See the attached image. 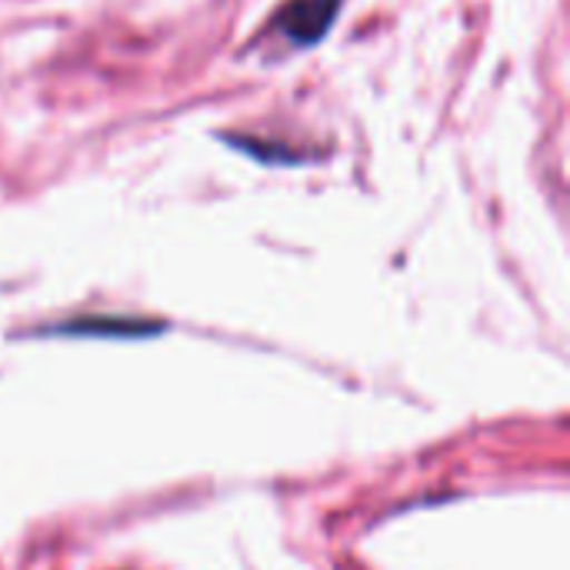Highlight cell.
Masks as SVG:
<instances>
[{
	"mask_svg": "<svg viewBox=\"0 0 570 570\" xmlns=\"http://www.w3.org/2000/svg\"><path fill=\"white\" fill-rule=\"evenodd\" d=\"M220 144L234 147L237 154L257 160V164H267V167H301L307 164L311 157L291 144H281V140H261V137H250V134H217Z\"/></svg>",
	"mask_w": 570,
	"mask_h": 570,
	"instance_id": "7a4b0ae2",
	"label": "cell"
},
{
	"mask_svg": "<svg viewBox=\"0 0 570 570\" xmlns=\"http://www.w3.org/2000/svg\"><path fill=\"white\" fill-rule=\"evenodd\" d=\"M344 0H287L271 27L297 50H311L317 43L327 40V33L334 30L337 17H341Z\"/></svg>",
	"mask_w": 570,
	"mask_h": 570,
	"instance_id": "6da1fadb",
	"label": "cell"
}]
</instances>
